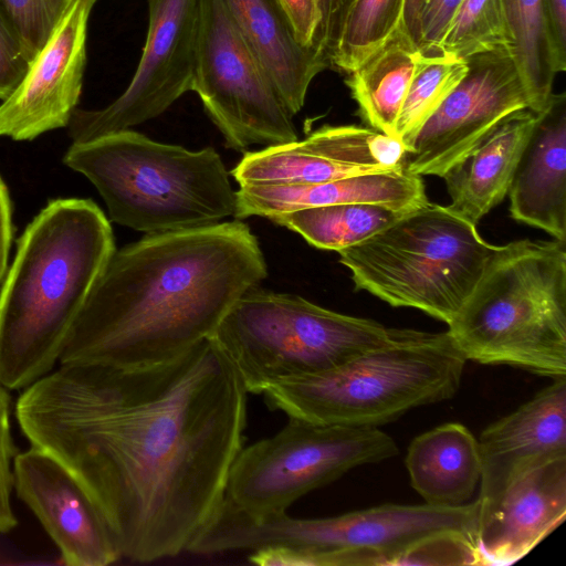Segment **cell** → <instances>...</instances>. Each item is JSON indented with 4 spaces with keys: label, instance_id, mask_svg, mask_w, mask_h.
Instances as JSON below:
<instances>
[{
    "label": "cell",
    "instance_id": "f1b7e54d",
    "mask_svg": "<svg viewBox=\"0 0 566 566\" xmlns=\"http://www.w3.org/2000/svg\"><path fill=\"white\" fill-rule=\"evenodd\" d=\"M440 44L462 60L502 46L511 51L501 0H462Z\"/></svg>",
    "mask_w": 566,
    "mask_h": 566
},
{
    "label": "cell",
    "instance_id": "5bb4252c",
    "mask_svg": "<svg viewBox=\"0 0 566 566\" xmlns=\"http://www.w3.org/2000/svg\"><path fill=\"white\" fill-rule=\"evenodd\" d=\"M97 0H73L45 45L0 104V136L31 140L67 127L80 101L91 12Z\"/></svg>",
    "mask_w": 566,
    "mask_h": 566
},
{
    "label": "cell",
    "instance_id": "6da1fadb",
    "mask_svg": "<svg viewBox=\"0 0 566 566\" xmlns=\"http://www.w3.org/2000/svg\"><path fill=\"white\" fill-rule=\"evenodd\" d=\"M247 396L208 338L149 366L61 365L24 388L14 412L30 444L85 489L122 557L149 563L188 552L222 506Z\"/></svg>",
    "mask_w": 566,
    "mask_h": 566
},
{
    "label": "cell",
    "instance_id": "4dcf8cb0",
    "mask_svg": "<svg viewBox=\"0 0 566 566\" xmlns=\"http://www.w3.org/2000/svg\"><path fill=\"white\" fill-rule=\"evenodd\" d=\"M10 416V395L8 389L0 384V534L10 532L18 523L11 506L15 447Z\"/></svg>",
    "mask_w": 566,
    "mask_h": 566
},
{
    "label": "cell",
    "instance_id": "83f0119b",
    "mask_svg": "<svg viewBox=\"0 0 566 566\" xmlns=\"http://www.w3.org/2000/svg\"><path fill=\"white\" fill-rule=\"evenodd\" d=\"M406 0H355L344 23L331 67L347 74L401 24Z\"/></svg>",
    "mask_w": 566,
    "mask_h": 566
},
{
    "label": "cell",
    "instance_id": "e0dca14e",
    "mask_svg": "<svg viewBox=\"0 0 566 566\" xmlns=\"http://www.w3.org/2000/svg\"><path fill=\"white\" fill-rule=\"evenodd\" d=\"M478 443L479 525L514 481L547 461L566 455V377L553 378L552 384L528 401L490 424Z\"/></svg>",
    "mask_w": 566,
    "mask_h": 566
},
{
    "label": "cell",
    "instance_id": "4fadbf2b",
    "mask_svg": "<svg viewBox=\"0 0 566 566\" xmlns=\"http://www.w3.org/2000/svg\"><path fill=\"white\" fill-rule=\"evenodd\" d=\"M468 70L417 133L402 168L443 177L509 115L531 109L525 85L506 46L465 59Z\"/></svg>",
    "mask_w": 566,
    "mask_h": 566
},
{
    "label": "cell",
    "instance_id": "74e56055",
    "mask_svg": "<svg viewBox=\"0 0 566 566\" xmlns=\"http://www.w3.org/2000/svg\"><path fill=\"white\" fill-rule=\"evenodd\" d=\"M423 1L424 0H406L403 9V25L417 45L419 43V15Z\"/></svg>",
    "mask_w": 566,
    "mask_h": 566
},
{
    "label": "cell",
    "instance_id": "f546056e",
    "mask_svg": "<svg viewBox=\"0 0 566 566\" xmlns=\"http://www.w3.org/2000/svg\"><path fill=\"white\" fill-rule=\"evenodd\" d=\"M73 0H0L30 60L41 51Z\"/></svg>",
    "mask_w": 566,
    "mask_h": 566
},
{
    "label": "cell",
    "instance_id": "4316f807",
    "mask_svg": "<svg viewBox=\"0 0 566 566\" xmlns=\"http://www.w3.org/2000/svg\"><path fill=\"white\" fill-rule=\"evenodd\" d=\"M467 70V61L441 44L418 46L412 78L396 125V138L407 151L421 126L462 80Z\"/></svg>",
    "mask_w": 566,
    "mask_h": 566
},
{
    "label": "cell",
    "instance_id": "ba28073f",
    "mask_svg": "<svg viewBox=\"0 0 566 566\" xmlns=\"http://www.w3.org/2000/svg\"><path fill=\"white\" fill-rule=\"evenodd\" d=\"M496 248L449 206L428 201L338 254L357 290L448 325Z\"/></svg>",
    "mask_w": 566,
    "mask_h": 566
},
{
    "label": "cell",
    "instance_id": "ac0fdd59",
    "mask_svg": "<svg viewBox=\"0 0 566 566\" xmlns=\"http://www.w3.org/2000/svg\"><path fill=\"white\" fill-rule=\"evenodd\" d=\"M566 516V455L514 481L476 528L479 565H510L524 557Z\"/></svg>",
    "mask_w": 566,
    "mask_h": 566
},
{
    "label": "cell",
    "instance_id": "5b68a950",
    "mask_svg": "<svg viewBox=\"0 0 566 566\" xmlns=\"http://www.w3.org/2000/svg\"><path fill=\"white\" fill-rule=\"evenodd\" d=\"M530 239L499 245L448 333L464 357L566 377V248Z\"/></svg>",
    "mask_w": 566,
    "mask_h": 566
},
{
    "label": "cell",
    "instance_id": "603a6c76",
    "mask_svg": "<svg viewBox=\"0 0 566 566\" xmlns=\"http://www.w3.org/2000/svg\"><path fill=\"white\" fill-rule=\"evenodd\" d=\"M406 467L412 488L427 504H465L481 478L478 440L461 423L438 426L411 441Z\"/></svg>",
    "mask_w": 566,
    "mask_h": 566
},
{
    "label": "cell",
    "instance_id": "7402d4cb",
    "mask_svg": "<svg viewBox=\"0 0 566 566\" xmlns=\"http://www.w3.org/2000/svg\"><path fill=\"white\" fill-rule=\"evenodd\" d=\"M537 114L526 108L509 115L442 177L449 207L476 224L507 195Z\"/></svg>",
    "mask_w": 566,
    "mask_h": 566
},
{
    "label": "cell",
    "instance_id": "8992f818",
    "mask_svg": "<svg viewBox=\"0 0 566 566\" xmlns=\"http://www.w3.org/2000/svg\"><path fill=\"white\" fill-rule=\"evenodd\" d=\"M63 163L95 186L112 221L146 234L210 226L235 213L237 191L212 147L192 151L125 129L72 143Z\"/></svg>",
    "mask_w": 566,
    "mask_h": 566
},
{
    "label": "cell",
    "instance_id": "1f68e13d",
    "mask_svg": "<svg viewBox=\"0 0 566 566\" xmlns=\"http://www.w3.org/2000/svg\"><path fill=\"white\" fill-rule=\"evenodd\" d=\"M30 63L17 32L0 10V101L18 86Z\"/></svg>",
    "mask_w": 566,
    "mask_h": 566
},
{
    "label": "cell",
    "instance_id": "e575fe53",
    "mask_svg": "<svg viewBox=\"0 0 566 566\" xmlns=\"http://www.w3.org/2000/svg\"><path fill=\"white\" fill-rule=\"evenodd\" d=\"M292 24L297 42L306 48L317 31L321 13L317 0H280Z\"/></svg>",
    "mask_w": 566,
    "mask_h": 566
},
{
    "label": "cell",
    "instance_id": "d590c367",
    "mask_svg": "<svg viewBox=\"0 0 566 566\" xmlns=\"http://www.w3.org/2000/svg\"><path fill=\"white\" fill-rule=\"evenodd\" d=\"M12 240L11 202L8 189L0 178V282L8 270V258Z\"/></svg>",
    "mask_w": 566,
    "mask_h": 566
},
{
    "label": "cell",
    "instance_id": "ffe728a7",
    "mask_svg": "<svg viewBox=\"0 0 566 566\" xmlns=\"http://www.w3.org/2000/svg\"><path fill=\"white\" fill-rule=\"evenodd\" d=\"M427 202L421 176L401 168L317 184L240 186L234 217L270 219L297 209L340 203H375L411 211Z\"/></svg>",
    "mask_w": 566,
    "mask_h": 566
},
{
    "label": "cell",
    "instance_id": "7a4b0ae2",
    "mask_svg": "<svg viewBox=\"0 0 566 566\" xmlns=\"http://www.w3.org/2000/svg\"><path fill=\"white\" fill-rule=\"evenodd\" d=\"M266 275L259 241L239 219L146 234L114 251L59 361L132 368L174 359L210 338Z\"/></svg>",
    "mask_w": 566,
    "mask_h": 566
},
{
    "label": "cell",
    "instance_id": "44dd1931",
    "mask_svg": "<svg viewBox=\"0 0 566 566\" xmlns=\"http://www.w3.org/2000/svg\"><path fill=\"white\" fill-rule=\"evenodd\" d=\"M230 19L294 116L310 84L328 69L312 48L301 45L280 0H221Z\"/></svg>",
    "mask_w": 566,
    "mask_h": 566
},
{
    "label": "cell",
    "instance_id": "9a60e30c",
    "mask_svg": "<svg viewBox=\"0 0 566 566\" xmlns=\"http://www.w3.org/2000/svg\"><path fill=\"white\" fill-rule=\"evenodd\" d=\"M401 155L392 136L357 125H325L303 140L247 153L231 175L240 186L317 184L396 170Z\"/></svg>",
    "mask_w": 566,
    "mask_h": 566
},
{
    "label": "cell",
    "instance_id": "52a82bcc",
    "mask_svg": "<svg viewBox=\"0 0 566 566\" xmlns=\"http://www.w3.org/2000/svg\"><path fill=\"white\" fill-rule=\"evenodd\" d=\"M467 358L450 334L395 328L385 344L324 373L279 382L268 407L312 422L378 428L452 398Z\"/></svg>",
    "mask_w": 566,
    "mask_h": 566
},
{
    "label": "cell",
    "instance_id": "cb8c5ba5",
    "mask_svg": "<svg viewBox=\"0 0 566 566\" xmlns=\"http://www.w3.org/2000/svg\"><path fill=\"white\" fill-rule=\"evenodd\" d=\"M418 45L403 22L348 73L346 85L370 128L396 137V125L409 88Z\"/></svg>",
    "mask_w": 566,
    "mask_h": 566
},
{
    "label": "cell",
    "instance_id": "30bf717a",
    "mask_svg": "<svg viewBox=\"0 0 566 566\" xmlns=\"http://www.w3.org/2000/svg\"><path fill=\"white\" fill-rule=\"evenodd\" d=\"M398 452L394 439L379 428L289 417L279 432L239 451L228 473L224 502L252 517L283 513L347 471Z\"/></svg>",
    "mask_w": 566,
    "mask_h": 566
},
{
    "label": "cell",
    "instance_id": "7c38bea8",
    "mask_svg": "<svg viewBox=\"0 0 566 566\" xmlns=\"http://www.w3.org/2000/svg\"><path fill=\"white\" fill-rule=\"evenodd\" d=\"M148 13L146 41L130 83L106 107L73 112L67 125L72 143L153 119L191 91L200 0H148Z\"/></svg>",
    "mask_w": 566,
    "mask_h": 566
},
{
    "label": "cell",
    "instance_id": "836d02e7",
    "mask_svg": "<svg viewBox=\"0 0 566 566\" xmlns=\"http://www.w3.org/2000/svg\"><path fill=\"white\" fill-rule=\"evenodd\" d=\"M462 0H424L419 15V45L440 44Z\"/></svg>",
    "mask_w": 566,
    "mask_h": 566
},
{
    "label": "cell",
    "instance_id": "8d00e7d4",
    "mask_svg": "<svg viewBox=\"0 0 566 566\" xmlns=\"http://www.w3.org/2000/svg\"><path fill=\"white\" fill-rule=\"evenodd\" d=\"M560 64L566 67V0H545Z\"/></svg>",
    "mask_w": 566,
    "mask_h": 566
},
{
    "label": "cell",
    "instance_id": "8fae6325",
    "mask_svg": "<svg viewBox=\"0 0 566 566\" xmlns=\"http://www.w3.org/2000/svg\"><path fill=\"white\" fill-rule=\"evenodd\" d=\"M191 91L230 148L298 139L293 115L221 0H200Z\"/></svg>",
    "mask_w": 566,
    "mask_h": 566
},
{
    "label": "cell",
    "instance_id": "484cf974",
    "mask_svg": "<svg viewBox=\"0 0 566 566\" xmlns=\"http://www.w3.org/2000/svg\"><path fill=\"white\" fill-rule=\"evenodd\" d=\"M408 212L375 203H340L297 209L269 220L298 233L313 247L338 252Z\"/></svg>",
    "mask_w": 566,
    "mask_h": 566
},
{
    "label": "cell",
    "instance_id": "9c48e42d",
    "mask_svg": "<svg viewBox=\"0 0 566 566\" xmlns=\"http://www.w3.org/2000/svg\"><path fill=\"white\" fill-rule=\"evenodd\" d=\"M395 328L254 286L228 311L212 338L248 394L333 369L387 343Z\"/></svg>",
    "mask_w": 566,
    "mask_h": 566
},
{
    "label": "cell",
    "instance_id": "2e32d148",
    "mask_svg": "<svg viewBox=\"0 0 566 566\" xmlns=\"http://www.w3.org/2000/svg\"><path fill=\"white\" fill-rule=\"evenodd\" d=\"M13 489L70 566H106L122 557L104 516L75 476L31 446L13 459Z\"/></svg>",
    "mask_w": 566,
    "mask_h": 566
},
{
    "label": "cell",
    "instance_id": "3957f363",
    "mask_svg": "<svg viewBox=\"0 0 566 566\" xmlns=\"http://www.w3.org/2000/svg\"><path fill=\"white\" fill-rule=\"evenodd\" d=\"M115 251L109 221L88 199L50 201L19 239L0 291V384L24 389L52 371Z\"/></svg>",
    "mask_w": 566,
    "mask_h": 566
},
{
    "label": "cell",
    "instance_id": "d6986e66",
    "mask_svg": "<svg viewBox=\"0 0 566 566\" xmlns=\"http://www.w3.org/2000/svg\"><path fill=\"white\" fill-rule=\"evenodd\" d=\"M507 195L514 220L566 242L565 93H553L537 114Z\"/></svg>",
    "mask_w": 566,
    "mask_h": 566
},
{
    "label": "cell",
    "instance_id": "277c9868",
    "mask_svg": "<svg viewBox=\"0 0 566 566\" xmlns=\"http://www.w3.org/2000/svg\"><path fill=\"white\" fill-rule=\"evenodd\" d=\"M478 518L476 500L458 506L384 504L317 518L286 512L252 517L223 502L192 551H249V562L261 566L420 564L426 549L443 537L475 541Z\"/></svg>",
    "mask_w": 566,
    "mask_h": 566
},
{
    "label": "cell",
    "instance_id": "d4e9b609",
    "mask_svg": "<svg viewBox=\"0 0 566 566\" xmlns=\"http://www.w3.org/2000/svg\"><path fill=\"white\" fill-rule=\"evenodd\" d=\"M511 34L513 55L528 94L531 111L538 114L553 95V83L564 67L557 56L545 0H501Z\"/></svg>",
    "mask_w": 566,
    "mask_h": 566
},
{
    "label": "cell",
    "instance_id": "d6a6232c",
    "mask_svg": "<svg viewBox=\"0 0 566 566\" xmlns=\"http://www.w3.org/2000/svg\"><path fill=\"white\" fill-rule=\"evenodd\" d=\"M355 0H317L321 21L312 49L331 67L346 17Z\"/></svg>",
    "mask_w": 566,
    "mask_h": 566
}]
</instances>
